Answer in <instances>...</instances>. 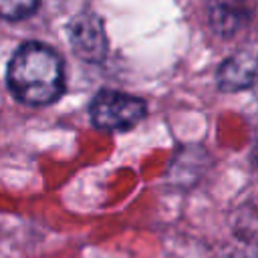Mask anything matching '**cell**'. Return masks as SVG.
Returning <instances> with one entry per match:
<instances>
[{
	"label": "cell",
	"mask_w": 258,
	"mask_h": 258,
	"mask_svg": "<svg viewBox=\"0 0 258 258\" xmlns=\"http://www.w3.org/2000/svg\"><path fill=\"white\" fill-rule=\"evenodd\" d=\"M71 38L77 52L85 58H99L105 50L103 28L95 16H79L73 26Z\"/></svg>",
	"instance_id": "obj_3"
},
{
	"label": "cell",
	"mask_w": 258,
	"mask_h": 258,
	"mask_svg": "<svg viewBox=\"0 0 258 258\" xmlns=\"http://www.w3.org/2000/svg\"><path fill=\"white\" fill-rule=\"evenodd\" d=\"M230 258H246V256H244V254H232Z\"/></svg>",
	"instance_id": "obj_7"
},
{
	"label": "cell",
	"mask_w": 258,
	"mask_h": 258,
	"mask_svg": "<svg viewBox=\"0 0 258 258\" xmlns=\"http://www.w3.org/2000/svg\"><path fill=\"white\" fill-rule=\"evenodd\" d=\"M254 81V58L250 52H238L224 60L218 73L220 89L224 91H240L250 87Z\"/></svg>",
	"instance_id": "obj_4"
},
{
	"label": "cell",
	"mask_w": 258,
	"mask_h": 258,
	"mask_svg": "<svg viewBox=\"0 0 258 258\" xmlns=\"http://www.w3.org/2000/svg\"><path fill=\"white\" fill-rule=\"evenodd\" d=\"M8 87L26 105H48L56 101L64 89L60 56L46 44H24L8 64Z\"/></svg>",
	"instance_id": "obj_1"
},
{
	"label": "cell",
	"mask_w": 258,
	"mask_h": 258,
	"mask_svg": "<svg viewBox=\"0 0 258 258\" xmlns=\"http://www.w3.org/2000/svg\"><path fill=\"white\" fill-rule=\"evenodd\" d=\"M244 16H246V12H244V4H240V0H212L210 20H212V26L220 34H224V36L234 34V30L240 28Z\"/></svg>",
	"instance_id": "obj_5"
},
{
	"label": "cell",
	"mask_w": 258,
	"mask_h": 258,
	"mask_svg": "<svg viewBox=\"0 0 258 258\" xmlns=\"http://www.w3.org/2000/svg\"><path fill=\"white\" fill-rule=\"evenodd\" d=\"M145 101L119 93L101 91L91 103V119L99 129L123 131L137 125L145 117Z\"/></svg>",
	"instance_id": "obj_2"
},
{
	"label": "cell",
	"mask_w": 258,
	"mask_h": 258,
	"mask_svg": "<svg viewBox=\"0 0 258 258\" xmlns=\"http://www.w3.org/2000/svg\"><path fill=\"white\" fill-rule=\"evenodd\" d=\"M38 6V0H0V16L8 20H18L32 14Z\"/></svg>",
	"instance_id": "obj_6"
}]
</instances>
